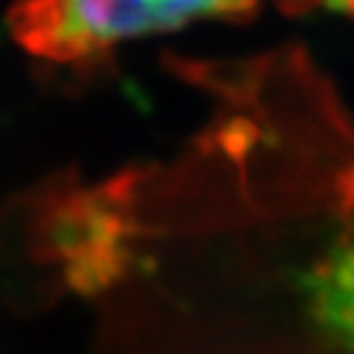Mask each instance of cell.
<instances>
[{
	"instance_id": "6da1fadb",
	"label": "cell",
	"mask_w": 354,
	"mask_h": 354,
	"mask_svg": "<svg viewBox=\"0 0 354 354\" xmlns=\"http://www.w3.org/2000/svg\"><path fill=\"white\" fill-rule=\"evenodd\" d=\"M257 0H19L8 13L13 39L53 64H84L127 39L197 19L241 16Z\"/></svg>"
},
{
	"instance_id": "7a4b0ae2",
	"label": "cell",
	"mask_w": 354,
	"mask_h": 354,
	"mask_svg": "<svg viewBox=\"0 0 354 354\" xmlns=\"http://www.w3.org/2000/svg\"><path fill=\"white\" fill-rule=\"evenodd\" d=\"M302 3H320V6H328L342 13H349L354 19V0H302Z\"/></svg>"
}]
</instances>
